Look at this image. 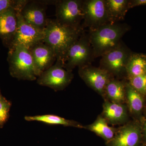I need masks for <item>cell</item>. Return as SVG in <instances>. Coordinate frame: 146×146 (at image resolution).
<instances>
[{"mask_svg": "<svg viewBox=\"0 0 146 146\" xmlns=\"http://www.w3.org/2000/svg\"><path fill=\"white\" fill-rule=\"evenodd\" d=\"M84 31L82 27H72L60 24L56 19H48L42 42L53 50L56 61L64 65L68 50Z\"/></svg>", "mask_w": 146, "mask_h": 146, "instance_id": "obj_1", "label": "cell"}, {"mask_svg": "<svg viewBox=\"0 0 146 146\" xmlns=\"http://www.w3.org/2000/svg\"><path fill=\"white\" fill-rule=\"evenodd\" d=\"M130 29L127 24L118 23H108L94 30L89 31L88 34L95 58L101 57L117 46L122 41L123 36Z\"/></svg>", "mask_w": 146, "mask_h": 146, "instance_id": "obj_2", "label": "cell"}, {"mask_svg": "<svg viewBox=\"0 0 146 146\" xmlns=\"http://www.w3.org/2000/svg\"><path fill=\"white\" fill-rule=\"evenodd\" d=\"M8 49L7 60L10 75L18 80H36L37 77L29 49L23 46H16Z\"/></svg>", "mask_w": 146, "mask_h": 146, "instance_id": "obj_3", "label": "cell"}, {"mask_svg": "<svg viewBox=\"0 0 146 146\" xmlns=\"http://www.w3.org/2000/svg\"><path fill=\"white\" fill-rule=\"evenodd\" d=\"M133 52L122 41L117 46L102 56L99 67L115 78L126 79V67Z\"/></svg>", "mask_w": 146, "mask_h": 146, "instance_id": "obj_4", "label": "cell"}, {"mask_svg": "<svg viewBox=\"0 0 146 146\" xmlns=\"http://www.w3.org/2000/svg\"><path fill=\"white\" fill-rule=\"evenodd\" d=\"M95 58L89 35L84 31L68 50L63 67L72 71L76 67L91 64Z\"/></svg>", "mask_w": 146, "mask_h": 146, "instance_id": "obj_5", "label": "cell"}, {"mask_svg": "<svg viewBox=\"0 0 146 146\" xmlns=\"http://www.w3.org/2000/svg\"><path fill=\"white\" fill-rule=\"evenodd\" d=\"M74 78L72 71L66 70L62 63H55L39 76L36 82L39 85L47 86L55 91H62L71 83Z\"/></svg>", "mask_w": 146, "mask_h": 146, "instance_id": "obj_6", "label": "cell"}, {"mask_svg": "<svg viewBox=\"0 0 146 146\" xmlns=\"http://www.w3.org/2000/svg\"><path fill=\"white\" fill-rule=\"evenodd\" d=\"M82 0L56 1V19L60 24L68 26L75 28L82 27Z\"/></svg>", "mask_w": 146, "mask_h": 146, "instance_id": "obj_7", "label": "cell"}, {"mask_svg": "<svg viewBox=\"0 0 146 146\" xmlns=\"http://www.w3.org/2000/svg\"><path fill=\"white\" fill-rule=\"evenodd\" d=\"M83 28L96 29L110 23L106 9L105 0H82Z\"/></svg>", "mask_w": 146, "mask_h": 146, "instance_id": "obj_8", "label": "cell"}, {"mask_svg": "<svg viewBox=\"0 0 146 146\" xmlns=\"http://www.w3.org/2000/svg\"><path fill=\"white\" fill-rule=\"evenodd\" d=\"M78 74L86 85L104 98L106 87L114 76L100 67L91 64L78 68Z\"/></svg>", "mask_w": 146, "mask_h": 146, "instance_id": "obj_9", "label": "cell"}, {"mask_svg": "<svg viewBox=\"0 0 146 146\" xmlns=\"http://www.w3.org/2000/svg\"><path fill=\"white\" fill-rule=\"evenodd\" d=\"M21 11L18 12V27L10 48L21 46L29 49L35 44L42 42L44 37V30L26 22L21 16Z\"/></svg>", "mask_w": 146, "mask_h": 146, "instance_id": "obj_10", "label": "cell"}, {"mask_svg": "<svg viewBox=\"0 0 146 146\" xmlns=\"http://www.w3.org/2000/svg\"><path fill=\"white\" fill-rule=\"evenodd\" d=\"M143 140L141 124L129 122L117 128L114 137L105 144L106 146H142Z\"/></svg>", "mask_w": 146, "mask_h": 146, "instance_id": "obj_11", "label": "cell"}, {"mask_svg": "<svg viewBox=\"0 0 146 146\" xmlns=\"http://www.w3.org/2000/svg\"><path fill=\"white\" fill-rule=\"evenodd\" d=\"M52 1H28L21 11V16L27 23L44 30L46 26L47 6Z\"/></svg>", "mask_w": 146, "mask_h": 146, "instance_id": "obj_12", "label": "cell"}, {"mask_svg": "<svg viewBox=\"0 0 146 146\" xmlns=\"http://www.w3.org/2000/svg\"><path fill=\"white\" fill-rule=\"evenodd\" d=\"M29 50L33 59L35 74L37 77L51 67L56 61V55L54 51L43 42L35 44Z\"/></svg>", "mask_w": 146, "mask_h": 146, "instance_id": "obj_13", "label": "cell"}, {"mask_svg": "<svg viewBox=\"0 0 146 146\" xmlns=\"http://www.w3.org/2000/svg\"><path fill=\"white\" fill-rule=\"evenodd\" d=\"M22 10L11 7L0 13V39L8 48L11 46L17 31L18 12Z\"/></svg>", "mask_w": 146, "mask_h": 146, "instance_id": "obj_14", "label": "cell"}, {"mask_svg": "<svg viewBox=\"0 0 146 146\" xmlns=\"http://www.w3.org/2000/svg\"><path fill=\"white\" fill-rule=\"evenodd\" d=\"M128 111L125 104L116 103L104 100L101 115L110 124L124 125L127 123Z\"/></svg>", "mask_w": 146, "mask_h": 146, "instance_id": "obj_15", "label": "cell"}, {"mask_svg": "<svg viewBox=\"0 0 146 146\" xmlns=\"http://www.w3.org/2000/svg\"><path fill=\"white\" fill-rule=\"evenodd\" d=\"M126 82V79H112L106 87L104 99L112 102L125 104Z\"/></svg>", "mask_w": 146, "mask_h": 146, "instance_id": "obj_16", "label": "cell"}, {"mask_svg": "<svg viewBox=\"0 0 146 146\" xmlns=\"http://www.w3.org/2000/svg\"><path fill=\"white\" fill-rule=\"evenodd\" d=\"M129 0H105L110 23H120L124 20L129 8Z\"/></svg>", "mask_w": 146, "mask_h": 146, "instance_id": "obj_17", "label": "cell"}, {"mask_svg": "<svg viewBox=\"0 0 146 146\" xmlns=\"http://www.w3.org/2000/svg\"><path fill=\"white\" fill-rule=\"evenodd\" d=\"M145 96L133 89L126 80L125 84L126 103L129 112L133 116L139 117L145 105Z\"/></svg>", "mask_w": 146, "mask_h": 146, "instance_id": "obj_18", "label": "cell"}, {"mask_svg": "<svg viewBox=\"0 0 146 146\" xmlns=\"http://www.w3.org/2000/svg\"><path fill=\"white\" fill-rule=\"evenodd\" d=\"M84 129L96 133L106 142L112 140L117 130V128L109 126L108 123L101 115H99L94 123L84 126Z\"/></svg>", "mask_w": 146, "mask_h": 146, "instance_id": "obj_19", "label": "cell"}, {"mask_svg": "<svg viewBox=\"0 0 146 146\" xmlns=\"http://www.w3.org/2000/svg\"><path fill=\"white\" fill-rule=\"evenodd\" d=\"M25 119L28 121H35L52 125H61L65 127H72L80 129H84V126L80 123L76 121L67 119L57 115H53L25 116Z\"/></svg>", "mask_w": 146, "mask_h": 146, "instance_id": "obj_20", "label": "cell"}, {"mask_svg": "<svg viewBox=\"0 0 146 146\" xmlns=\"http://www.w3.org/2000/svg\"><path fill=\"white\" fill-rule=\"evenodd\" d=\"M126 78L146 74V54L132 53L126 67Z\"/></svg>", "mask_w": 146, "mask_h": 146, "instance_id": "obj_21", "label": "cell"}, {"mask_svg": "<svg viewBox=\"0 0 146 146\" xmlns=\"http://www.w3.org/2000/svg\"><path fill=\"white\" fill-rule=\"evenodd\" d=\"M126 79L133 89L143 96H146V74Z\"/></svg>", "mask_w": 146, "mask_h": 146, "instance_id": "obj_22", "label": "cell"}, {"mask_svg": "<svg viewBox=\"0 0 146 146\" xmlns=\"http://www.w3.org/2000/svg\"><path fill=\"white\" fill-rule=\"evenodd\" d=\"M11 102L0 94V128L3 127L8 121Z\"/></svg>", "mask_w": 146, "mask_h": 146, "instance_id": "obj_23", "label": "cell"}, {"mask_svg": "<svg viewBox=\"0 0 146 146\" xmlns=\"http://www.w3.org/2000/svg\"><path fill=\"white\" fill-rule=\"evenodd\" d=\"M27 0H0V13L11 7L22 9Z\"/></svg>", "mask_w": 146, "mask_h": 146, "instance_id": "obj_24", "label": "cell"}, {"mask_svg": "<svg viewBox=\"0 0 146 146\" xmlns=\"http://www.w3.org/2000/svg\"><path fill=\"white\" fill-rule=\"evenodd\" d=\"M146 5V0H129V8H133L138 6Z\"/></svg>", "mask_w": 146, "mask_h": 146, "instance_id": "obj_25", "label": "cell"}, {"mask_svg": "<svg viewBox=\"0 0 146 146\" xmlns=\"http://www.w3.org/2000/svg\"><path fill=\"white\" fill-rule=\"evenodd\" d=\"M141 125L142 127V134L143 139H145L146 142V118H143L141 119ZM146 144V143L145 144Z\"/></svg>", "mask_w": 146, "mask_h": 146, "instance_id": "obj_26", "label": "cell"}, {"mask_svg": "<svg viewBox=\"0 0 146 146\" xmlns=\"http://www.w3.org/2000/svg\"><path fill=\"white\" fill-rule=\"evenodd\" d=\"M142 146H146V144H144V145H142Z\"/></svg>", "mask_w": 146, "mask_h": 146, "instance_id": "obj_27", "label": "cell"}, {"mask_svg": "<svg viewBox=\"0 0 146 146\" xmlns=\"http://www.w3.org/2000/svg\"><path fill=\"white\" fill-rule=\"evenodd\" d=\"M1 94V90H0V94Z\"/></svg>", "mask_w": 146, "mask_h": 146, "instance_id": "obj_28", "label": "cell"}, {"mask_svg": "<svg viewBox=\"0 0 146 146\" xmlns=\"http://www.w3.org/2000/svg\"></svg>", "mask_w": 146, "mask_h": 146, "instance_id": "obj_29", "label": "cell"}]
</instances>
